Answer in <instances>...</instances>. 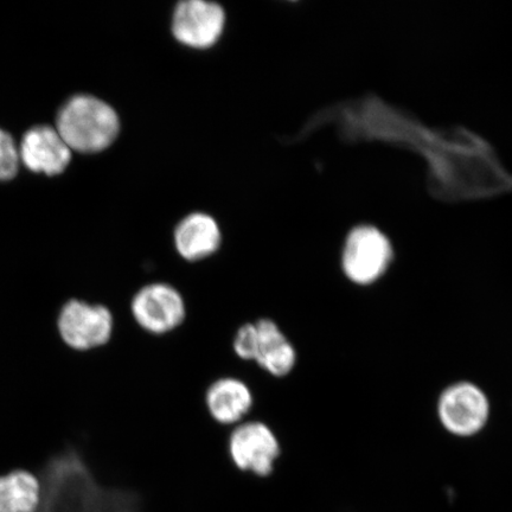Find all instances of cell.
Here are the masks:
<instances>
[{
  "instance_id": "277c9868",
  "label": "cell",
  "mask_w": 512,
  "mask_h": 512,
  "mask_svg": "<svg viewBox=\"0 0 512 512\" xmlns=\"http://www.w3.org/2000/svg\"><path fill=\"white\" fill-rule=\"evenodd\" d=\"M435 413L441 428L448 435L458 439H471L488 426L491 403L478 384L457 381L441 390Z\"/></svg>"
},
{
  "instance_id": "7a4b0ae2",
  "label": "cell",
  "mask_w": 512,
  "mask_h": 512,
  "mask_svg": "<svg viewBox=\"0 0 512 512\" xmlns=\"http://www.w3.org/2000/svg\"><path fill=\"white\" fill-rule=\"evenodd\" d=\"M56 131L70 150L81 153L104 151L120 130L118 114L92 95H75L57 114Z\"/></svg>"
},
{
  "instance_id": "6da1fadb",
  "label": "cell",
  "mask_w": 512,
  "mask_h": 512,
  "mask_svg": "<svg viewBox=\"0 0 512 512\" xmlns=\"http://www.w3.org/2000/svg\"><path fill=\"white\" fill-rule=\"evenodd\" d=\"M38 512H143L137 492L102 485L82 454L68 447L44 465Z\"/></svg>"
},
{
  "instance_id": "52a82bcc",
  "label": "cell",
  "mask_w": 512,
  "mask_h": 512,
  "mask_svg": "<svg viewBox=\"0 0 512 512\" xmlns=\"http://www.w3.org/2000/svg\"><path fill=\"white\" fill-rule=\"evenodd\" d=\"M230 460L242 472L268 477L281 457V443L272 428L261 421H243L228 439Z\"/></svg>"
},
{
  "instance_id": "ba28073f",
  "label": "cell",
  "mask_w": 512,
  "mask_h": 512,
  "mask_svg": "<svg viewBox=\"0 0 512 512\" xmlns=\"http://www.w3.org/2000/svg\"><path fill=\"white\" fill-rule=\"evenodd\" d=\"M226 15L219 4L187 0L177 5L172 32L178 42L196 49L213 47L219 41Z\"/></svg>"
},
{
  "instance_id": "5bb4252c",
  "label": "cell",
  "mask_w": 512,
  "mask_h": 512,
  "mask_svg": "<svg viewBox=\"0 0 512 512\" xmlns=\"http://www.w3.org/2000/svg\"><path fill=\"white\" fill-rule=\"evenodd\" d=\"M19 152L15 140L0 128V181H10L17 175Z\"/></svg>"
},
{
  "instance_id": "9a60e30c",
  "label": "cell",
  "mask_w": 512,
  "mask_h": 512,
  "mask_svg": "<svg viewBox=\"0 0 512 512\" xmlns=\"http://www.w3.org/2000/svg\"><path fill=\"white\" fill-rule=\"evenodd\" d=\"M511 418H512V405H511Z\"/></svg>"
},
{
  "instance_id": "30bf717a",
  "label": "cell",
  "mask_w": 512,
  "mask_h": 512,
  "mask_svg": "<svg viewBox=\"0 0 512 512\" xmlns=\"http://www.w3.org/2000/svg\"><path fill=\"white\" fill-rule=\"evenodd\" d=\"M19 156L31 171L54 176L66 170L72 150L53 127L36 126L24 134Z\"/></svg>"
},
{
  "instance_id": "3957f363",
  "label": "cell",
  "mask_w": 512,
  "mask_h": 512,
  "mask_svg": "<svg viewBox=\"0 0 512 512\" xmlns=\"http://www.w3.org/2000/svg\"><path fill=\"white\" fill-rule=\"evenodd\" d=\"M394 258L393 243L386 234L373 226H358L343 243L339 268L351 285L370 287L384 278Z\"/></svg>"
},
{
  "instance_id": "7c38bea8",
  "label": "cell",
  "mask_w": 512,
  "mask_h": 512,
  "mask_svg": "<svg viewBox=\"0 0 512 512\" xmlns=\"http://www.w3.org/2000/svg\"><path fill=\"white\" fill-rule=\"evenodd\" d=\"M219 224L206 214H191L175 230V247L189 262H197L214 255L221 247Z\"/></svg>"
},
{
  "instance_id": "8fae6325",
  "label": "cell",
  "mask_w": 512,
  "mask_h": 512,
  "mask_svg": "<svg viewBox=\"0 0 512 512\" xmlns=\"http://www.w3.org/2000/svg\"><path fill=\"white\" fill-rule=\"evenodd\" d=\"M206 407L211 419L223 426H238L252 411L254 395L238 377H220L207 389Z\"/></svg>"
},
{
  "instance_id": "5b68a950",
  "label": "cell",
  "mask_w": 512,
  "mask_h": 512,
  "mask_svg": "<svg viewBox=\"0 0 512 512\" xmlns=\"http://www.w3.org/2000/svg\"><path fill=\"white\" fill-rule=\"evenodd\" d=\"M56 323L63 343L75 351L105 347L115 326L113 313L106 305L76 298L62 305Z\"/></svg>"
},
{
  "instance_id": "8992f818",
  "label": "cell",
  "mask_w": 512,
  "mask_h": 512,
  "mask_svg": "<svg viewBox=\"0 0 512 512\" xmlns=\"http://www.w3.org/2000/svg\"><path fill=\"white\" fill-rule=\"evenodd\" d=\"M130 309L139 328L153 336L171 334L188 315L183 294L166 283L140 287L132 297Z\"/></svg>"
},
{
  "instance_id": "4fadbf2b",
  "label": "cell",
  "mask_w": 512,
  "mask_h": 512,
  "mask_svg": "<svg viewBox=\"0 0 512 512\" xmlns=\"http://www.w3.org/2000/svg\"><path fill=\"white\" fill-rule=\"evenodd\" d=\"M43 499L40 476L24 469L0 475V512H38Z\"/></svg>"
},
{
  "instance_id": "9c48e42d",
  "label": "cell",
  "mask_w": 512,
  "mask_h": 512,
  "mask_svg": "<svg viewBox=\"0 0 512 512\" xmlns=\"http://www.w3.org/2000/svg\"><path fill=\"white\" fill-rule=\"evenodd\" d=\"M252 362L277 379H285L297 369L299 352L296 344L271 318L255 320Z\"/></svg>"
}]
</instances>
